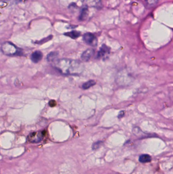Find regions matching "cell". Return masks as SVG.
<instances>
[{
    "label": "cell",
    "instance_id": "6da1fadb",
    "mask_svg": "<svg viewBox=\"0 0 173 174\" xmlns=\"http://www.w3.org/2000/svg\"><path fill=\"white\" fill-rule=\"evenodd\" d=\"M52 62L53 66L62 74L78 75L83 71L82 64L77 60L64 58Z\"/></svg>",
    "mask_w": 173,
    "mask_h": 174
},
{
    "label": "cell",
    "instance_id": "7a4b0ae2",
    "mask_svg": "<svg viewBox=\"0 0 173 174\" xmlns=\"http://www.w3.org/2000/svg\"><path fill=\"white\" fill-rule=\"evenodd\" d=\"M1 50L4 54L8 56L20 55L21 51L13 44L6 42L3 43L1 46Z\"/></svg>",
    "mask_w": 173,
    "mask_h": 174
},
{
    "label": "cell",
    "instance_id": "3957f363",
    "mask_svg": "<svg viewBox=\"0 0 173 174\" xmlns=\"http://www.w3.org/2000/svg\"><path fill=\"white\" fill-rule=\"evenodd\" d=\"M45 134V131H39L31 132L29 135H28V140L30 142L32 143H37L43 139V138Z\"/></svg>",
    "mask_w": 173,
    "mask_h": 174
},
{
    "label": "cell",
    "instance_id": "277c9868",
    "mask_svg": "<svg viewBox=\"0 0 173 174\" xmlns=\"http://www.w3.org/2000/svg\"><path fill=\"white\" fill-rule=\"evenodd\" d=\"M83 40L85 43L90 46H96L98 45V40L97 38L93 34L87 33L83 35Z\"/></svg>",
    "mask_w": 173,
    "mask_h": 174
},
{
    "label": "cell",
    "instance_id": "5b68a950",
    "mask_svg": "<svg viewBox=\"0 0 173 174\" xmlns=\"http://www.w3.org/2000/svg\"><path fill=\"white\" fill-rule=\"evenodd\" d=\"M94 51L93 49H87V50L83 52L82 54L81 59L83 61L87 62L90 60L92 56L94 54Z\"/></svg>",
    "mask_w": 173,
    "mask_h": 174
},
{
    "label": "cell",
    "instance_id": "8992f818",
    "mask_svg": "<svg viewBox=\"0 0 173 174\" xmlns=\"http://www.w3.org/2000/svg\"><path fill=\"white\" fill-rule=\"evenodd\" d=\"M82 3H84L86 6L89 7H101V3L100 0H80Z\"/></svg>",
    "mask_w": 173,
    "mask_h": 174
},
{
    "label": "cell",
    "instance_id": "52a82bcc",
    "mask_svg": "<svg viewBox=\"0 0 173 174\" xmlns=\"http://www.w3.org/2000/svg\"><path fill=\"white\" fill-rule=\"evenodd\" d=\"M110 53V49L108 46H106V45H103L100 49V50L98 51V54H97V58L100 59L103 58L104 57L109 54Z\"/></svg>",
    "mask_w": 173,
    "mask_h": 174
},
{
    "label": "cell",
    "instance_id": "ba28073f",
    "mask_svg": "<svg viewBox=\"0 0 173 174\" xmlns=\"http://www.w3.org/2000/svg\"><path fill=\"white\" fill-rule=\"evenodd\" d=\"M43 58V54L40 51H35L31 55V60L34 63H38Z\"/></svg>",
    "mask_w": 173,
    "mask_h": 174
},
{
    "label": "cell",
    "instance_id": "9c48e42d",
    "mask_svg": "<svg viewBox=\"0 0 173 174\" xmlns=\"http://www.w3.org/2000/svg\"><path fill=\"white\" fill-rule=\"evenodd\" d=\"M89 16V9L87 6H85L82 9L80 14L79 15V20L80 21H83L86 20Z\"/></svg>",
    "mask_w": 173,
    "mask_h": 174
},
{
    "label": "cell",
    "instance_id": "30bf717a",
    "mask_svg": "<svg viewBox=\"0 0 173 174\" xmlns=\"http://www.w3.org/2000/svg\"><path fill=\"white\" fill-rule=\"evenodd\" d=\"M139 162L142 163H146V162H151V156L148 154H143L139 157Z\"/></svg>",
    "mask_w": 173,
    "mask_h": 174
},
{
    "label": "cell",
    "instance_id": "8fae6325",
    "mask_svg": "<svg viewBox=\"0 0 173 174\" xmlns=\"http://www.w3.org/2000/svg\"><path fill=\"white\" fill-rule=\"evenodd\" d=\"M65 35L66 36L69 37L72 39H76L79 37V36L80 35V33L76 31H73L71 32H67L65 34Z\"/></svg>",
    "mask_w": 173,
    "mask_h": 174
},
{
    "label": "cell",
    "instance_id": "7c38bea8",
    "mask_svg": "<svg viewBox=\"0 0 173 174\" xmlns=\"http://www.w3.org/2000/svg\"><path fill=\"white\" fill-rule=\"evenodd\" d=\"M96 82L93 80H90L89 81L87 82H85L82 85V88L83 89H87L89 88H90L91 87L93 86L94 85H96Z\"/></svg>",
    "mask_w": 173,
    "mask_h": 174
},
{
    "label": "cell",
    "instance_id": "4fadbf2b",
    "mask_svg": "<svg viewBox=\"0 0 173 174\" xmlns=\"http://www.w3.org/2000/svg\"><path fill=\"white\" fill-rule=\"evenodd\" d=\"M57 55V53L56 52H52V53L49 54L47 56V60L48 61H54Z\"/></svg>",
    "mask_w": 173,
    "mask_h": 174
},
{
    "label": "cell",
    "instance_id": "5bb4252c",
    "mask_svg": "<svg viewBox=\"0 0 173 174\" xmlns=\"http://www.w3.org/2000/svg\"><path fill=\"white\" fill-rule=\"evenodd\" d=\"M102 143V142H101V141H98V142H97L94 143L93 144V146H92L93 150H96V149H98L101 146Z\"/></svg>",
    "mask_w": 173,
    "mask_h": 174
},
{
    "label": "cell",
    "instance_id": "9a60e30c",
    "mask_svg": "<svg viewBox=\"0 0 173 174\" xmlns=\"http://www.w3.org/2000/svg\"><path fill=\"white\" fill-rule=\"evenodd\" d=\"M158 0H145L146 2L150 6H153L157 3Z\"/></svg>",
    "mask_w": 173,
    "mask_h": 174
},
{
    "label": "cell",
    "instance_id": "2e32d148",
    "mask_svg": "<svg viewBox=\"0 0 173 174\" xmlns=\"http://www.w3.org/2000/svg\"><path fill=\"white\" fill-rule=\"evenodd\" d=\"M49 105H50L51 106H56V102L54 100H51L49 102Z\"/></svg>",
    "mask_w": 173,
    "mask_h": 174
},
{
    "label": "cell",
    "instance_id": "e0dca14e",
    "mask_svg": "<svg viewBox=\"0 0 173 174\" xmlns=\"http://www.w3.org/2000/svg\"><path fill=\"white\" fill-rule=\"evenodd\" d=\"M124 115H125V112H124V111H120V113H119V114H118V118H122V117H123V116H124Z\"/></svg>",
    "mask_w": 173,
    "mask_h": 174
},
{
    "label": "cell",
    "instance_id": "ac0fdd59",
    "mask_svg": "<svg viewBox=\"0 0 173 174\" xmlns=\"http://www.w3.org/2000/svg\"><path fill=\"white\" fill-rule=\"evenodd\" d=\"M16 3H21V2H25L26 0H15Z\"/></svg>",
    "mask_w": 173,
    "mask_h": 174
},
{
    "label": "cell",
    "instance_id": "d6986e66",
    "mask_svg": "<svg viewBox=\"0 0 173 174\" xmlns=\"http://www.w3.org/2000/svg\"><path fill=\"white\" fill-rule=\"evenodd\" d=\"M10 1V0H0V1L2 2H7Z\"/></svg>",
    "mask_w": 173,
    "mask_h": 174
}]
</instances>
